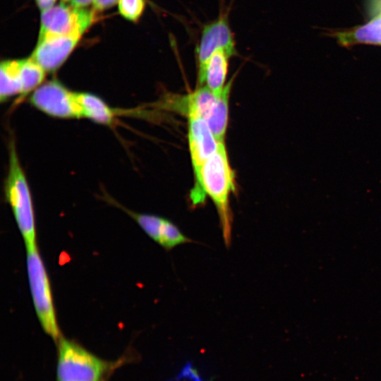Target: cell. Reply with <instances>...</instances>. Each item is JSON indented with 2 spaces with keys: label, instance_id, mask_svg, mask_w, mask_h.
I'll return each instance as SVG.
<instances>
[{
  "label": "cell",
  "instance_id": "cell-1",
  "mask_svg": "<svg viewBox=\"0 0 381 381\" xmlns=\"http://www.w3.org/2000/svg\"><path fill=\"white\" fill-rule=\"evenodd\" d=\"M236 191L234 174L230 166L224 142L219 143L216 152L203 164L195 176L190 193L193 207L205 202L207 197L213 202L219 217L222 238L227 248L231 244L233 214L229 198Z\"/></svg>",
  "mask_w": 381,
  "mask_h": 381
},
{
  "label": "cell",
  "instance_id": "cell-2",
  "mask_svg": "<svg viewBox=\"0 0 381 381\" xmlns=\"http://www.w3.org/2000/svg\"><path fill=\"white\" fill-rule=\"evenodd\" d=\"M8 164L4 193L25 248L37 245L35 209L29 183L21 165L14 138L8 143Z\"/></svg>",
  "mask_w": 381,
  "mask_h": 381
},
{
  "label": "cell",
  "instance_id": "cell-3",
  "mask_svg": "<svg viewBox=\"0 0 381 381\" xmlns=\"http://www.w3.org/2000/svg\"><path fill=\"white\" fill-rule=\"evenodd\" d=\"M231 85L232 80H229L219 96L205 85L199 86L188 95L167 97L160 102L161 107L181 112L188 117L203 119L216 137H222L227 128Z\"/></svg>",
  "mask_w": 381,
  "mask_h": 381
},
{
  "label": "cell",
  "instance_id": "cell-4",
  "mask_svg": "<svg viewBox=\"0 0 381 381\" xmlns=\"http://www.w3.org/2000/svg\"><path fill=\"white\" fill-rule=\"evenodd\" d=\"M25 249L28 279L37 317L44 332L58 341L61 335L47 271L37 246Z\"/></svg>",
  "mask_w": 381,
  "mask_h": 381
},
{
  "label": "cell",
  "instance_id": "cell-5",
  "mask_svg": "<svg viewBox=\"0 0 381 381\" xmlns=\"http://www.w3.org/2000/svg\"><path fill=\"white\" fill-rule=\"evenodd\" d=\"M57 344V381H100L110 367L72 340L61 337Z\"/></svg>",
  "mask_w": 381,
  "mask_h": 381
},
{
  "label": "cell",
  "instance_id": "cell-6",
  "mask_svg": "<svg viewBox=\"0 0 381 381\" xmlns=\"http://www.w3.org/2000/svg\"><path fill=\"white\" fill-rule=\"evenodd\" d=\"M29 101L35 108L53 118H83L76 92L71 91L57 80L42 83L30 94Z\"/></svg>",
  "mask_w": 381,
  "mask_h": 381
},
{
  "label": "cell",
  "instance_id": "cell-7",
  "mask_svg": "<svg viewBox=\"0 0 381 381\" xmlns=\"http://www.w3.org/2000/svg\"><path fill=\"white\" fill-rule=\"evenodd\" d=\"M93 12L84 8L59 4L42 12L39 38L47 35L80 37L93 21Z\"/></svg>",
  "mask_w": 381,
  "mask_h": 381
},
{
  "label": "cell",
  "instance_id": "cell-8",
  "mask_svg": "<svg viewBox=\"0 0 381 381\" xmlns=\"http://www.w3.org/2000/svg\"><path fill=\"white\" fill-rule=\"evenodd\" d=\"M104 198L108 202L126 212L151 239L167 251L180 245L193 242L174 222L166 217L133 212L108 195Z\"/></svg>",
  "mask_w": 381,
  "mask_h": 381
},
{
  "label": "cell",
  "instance_id": "cell-9",
  "mask_svg": "<svg viewBox=\"0 0 381 381\" xmlns=\"http://www.w3.org/2000/svg\"><path fill=\"white\" fill-rule=\"evenodd\" d=\"M220 49H224L230 56L236 54L234 36L225 16L205 25L202 29L196 49L199 86L204 85L205 71L210 57Z\"/></svg>",
  "mask_w": 381,
  "mask_h": 381
},
{
  "label": "cell",
  "instance_id": "cell-10",
  "mask_svg": "<svg viewBox=\"0 0 381 381\" xmlns=\"http://www.w3.org/2000/svg\"><path fill=\"white\" fill-rule=\"evenodd\" d=\"M79 40V37L68 35L40 37L31 58L46 73L55 72L66 61Z\"/></svg>",
  "mask_w": 381,
  "mask_h": 381
},
{
  "label": "cell",
  "instance_id": "cell-11",
  "mask_svg": "<svg viewBox=\"0 0 381 381\" xmlns=\"http://www.w3.org/2000/svg\"><path fill=\"white\" fill-rule=\"evenodd\" d=\"M188 139L194 176L216 152L219 143L203 119L188 117Z\"/></svg>",
  "mask_w": 381,
  "mask_h": 381
},
{
  "label": "cell",
  "instance_id": "cell-12",
  "mask_svg": "<svg viewBox=\"0 0 381 381\" xmlns=\"http://www.w3.org/2000/svg\"><path fill=\"white\" fill-rule=\"evenodd\" d=\"M83 118L104 126H113L118 111L107 104L100 97L90 92H76Z\"/></svg>",
  "mask_w": 381,
  "mask_h": 381
},
{
  "label": "cell",
  "instance_id": "cell-13",
  "mask_svg": "<svg viewBox=\"0 0 381 381\" xmlns=\"http://www.w3.org/2000/svg\"><path fill=\"white\" fill-rule=\"evenodd\" d=\"M340 45L348 47L358 44L381 45V16L351 30L334 33Z\"/></svg>",
  "mask_w": 381,
  "mask_h": 381
},
{
  "label": "cell",
  "instance_id": "cell-14",
  "mask_svg": "<svg viewBox=\"0 0 381 381\" xmlns=\"http://www.w3.org/2000/svg\"><path fill=\"white\" fill-rule=\"evenodd\" d=\"M230 57L224 49H220L212 55L207 65L204 85L217 96L222 94L225 87Z\"/></svg>",
  "mask_w": 381,
  "mask_h": 381
},
{
  "label": "cell",
  "instance_id": "cell-15",
  "mask_svg": "<svg viewBox=\"0 0 381 381\" xmlns=\"http://www.w3.org/2000/svg\"><path fill=\"white\" fill-rule=\"evenodd\" d=\"M18 74V59L6 60L0 66V101L4 102L16 95L22 96Z\"/></svg>",
  "mask_w": 381,
  "mask_h": 381
},
{
  "label": "cell",
  "instance_id": "cell-16",
  "mask_svg": "<svg viewBox=\"0 0 381 381\" xmlns=\"http://www.w3.org/2000/svg\"><path fill=\"white\" fill-rule=\"evenodd\" d=\"M18 72L23 97L31 94L43 83L46 73L31 57L18 59Z\"/></svg>",
  "mask_w": 381,
  "mask_h": 381
},
{
  "label": "cell",
  "instance_id": "cell-17",
  "mask_svg": "<svg viewBox=\"0 0 381 381\" xmlns=\"http://www.w3.org/2000/svg\"><path fill=\"white\" fill-rule=\"evenodd\" d=\"M145 6V0H120L119 13L125 18L136 21L141 16Z\"/></svg>",
  "mask_w": 381,
  "mask_h": 381
},
{
  "label": "cell",
  "instance_id": "cell-18",
  "mask_svg": "<svg viewBox=\"0 0 381 381\" xmlns=\"http://www.w3.org/2000/svg\"><path fill=\"white\" fill-rule=\"evenodd\" d=\"M120 0H94L92 2L93 9L95 11H104L115 5Z\"/></svg>",
  "mask_w": 381,
  "mask_h": 381
},
{
  "label": "cell",
  "instance_id": "cell-19",
  "mask_svg": "<svg viewBox=\"0 0 381 381\" xmlns=\"http://www.w3.org/2000/svg\"><path fill=\"white\" fill-rule=\"evenodd\" d=\"M368 6L372 18L381 16V0H368Z\"/></svg>",
  "mask_w": 381,
  "mask_h": 381
},
{
  "label": "cell",
  "instance_id": "cell-20",
  "mask_svg": "<svg viewBox=\"0 0 381 381\" xmlns=\"http://www.w3.org/2000/svg\"><path fill=\"white\" fill-rule=\"evenodd\" d=\"M37 4L42 12L52 8L56 0H36Z\"/></svg>",
  "mask_w": 381,
  "mask_h": 381
},
{
  "label": "cell",
  "instance_id": "cell-21",
  "mask_svg": "<svg viewBox=\"0 0 381 381\" xmlns=\"http://www.w3.org/2000/svg\"><path fill=\"white\" fill-rule=\"evenodd\" d=\"M93 1L94 0H69L68 1L73 6L83 8L93 2Z\"/></svg>",
  "mask_w": 381,
  "mask_h": 381
},
{
  "label": "cell",
  "instance_id": "cell-22",
  "mask_svg": "<svg viewBox=\"0 0 381 381\" xmlns=\"http://www.w3.org/2000/svg\"><path fill=\"white\" fill-rule=\"evenodd\" d=\"M64 1H68L69 0H64Z\"/></svg>",
  "mask_w": 381,
  "mask_h": 381
}]
</instances>
